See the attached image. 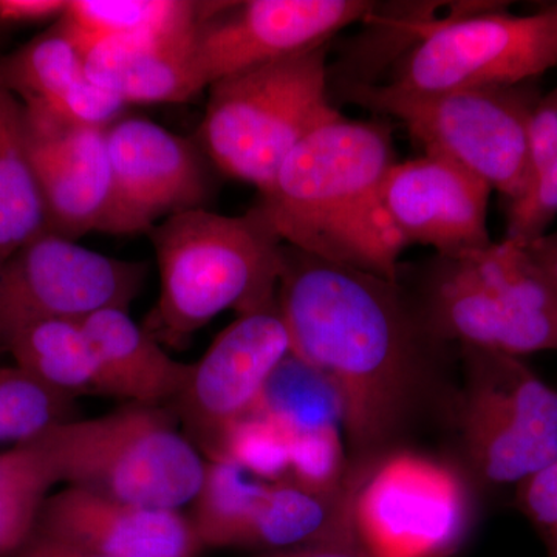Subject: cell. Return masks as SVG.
I'll list each match as a JSON object with an SVG mask.
<instances>
[{"label":"cell","instance_id":"obj_1","mask_svg":"<svg viewBox=\"0 0 557 557\" xmlns=\"http://www.w3.org/2000/svg\"><path fill=\"white\" fill-rule=\"evenodd\" d=\"M277 306L292 354L338 392L348 469L401 448L449 347L406 288L284 244Z\"/></svg>","mask_w":557,"mask_h":557},{"label":"cell","instance_id":"obj_2","mask_svg":"<svg viewBox=\"0 0 557 557\" xmlns=\"http://www.w3.org/2000/svg\"><path fill=\"white\" fill-rule=\"evenodd\" d=\"M395 163L391 124L339 113L289 152L258 205L285 245L397 281L408 244L381 199Z\"/></svg>","mask_w":557,"mask_h":557},{"label":"cell","instance_id":"obj_3","mask_svg":"<svg viewBox=\"0 0 557 557\" xmlns=\"http://www.w3.org/2000/svg\"><path fill=\"white\" fill-rule=\"evenodd\" d=\"M160 270V296L148 332L183 348L223 311L277 306L284 242L259 205L244 215L205 208L164 219L149 231Z\"/></svg>","mask_w":557,"mask_h":557},{"label":"cell","instance_id":"obj_4","mask_svg":"<svg viewBox=\"0 0 557 557\" xmlns=\"http://www.w3.org/2000/svg\"><path fill=\"white\" fill-rule=\"evenodd\" d=\"M397 281L442 343L520 358L557 351V292L519 242H493L467 258L401 263Z\"/></svg>","mask_w":557,"mask_h":557},{"label":"cell","instance_id":"obj_5","mask_svg":"<svg viewBox=\"0 0 557 557\" xmlns=\"http://www.w3.org/2000/svg\"><path fill=\"white\" fill-rule=\"evenodd\" d=\"M30 442L49 458L60 483L146 507L193 504L207 474L197 446L160 406L72 418Z\"/></svg>","mask_w":557,"mask_h":557},{"label":"cell","instance_id":"obj_6","mask_svg":"<svg viewBox=\"0 0 557 557\" xmlns=\"http://www.w3.org/2000/svg\"><path fill=\"white\" fill-rule=\"evenodd\" d=\"M201 139L223 174L269 190L289 152L339 115L330 100L327 46L212 84Z\"/></svg>","mask_w":557,"mask_h":557},{"label":"cell","instance_id":"obj_7","mask_svg":"<svg viewBox=\"0 0 557 557\" xmlns=\"http://www.w3.org/2000/svg\"><path fill=\"white\" fill-rule=\"evenodd\" d=\"M344 100L395 119L424 148L483 180L516 203L531 188L528 123L542 97L534 81L518 86L410 94L391 84L350 81Z\"/></svg>","mask_w":557,"mask_h":557},{"label":"cell","instance_id":"obj_8","mask_svg":"<svg viewBox=\"0 0 557 557\" xmlns=\"http://www.w3.org/2000/svg\"><path fill=\"white\" fill-rule=\"evenodd\" d=\"M474 520L468 475L442 458L401 446L348 471V522L368 557H453Z\"/></svg>","mask_w":557,"mask_h":557},{"label":"cell","instance_id":"obj_9","mask_svg":"<svg viewBox=\"0 0 557 557\" xmlns=\"http://www.w3.org/2000/svg\"><path fill=\"white\" fill-rule=\"evenodd\" d=\"M556 65L555 2L527 16L500 3H474L424 22L387 84L410 94L518 86Z\"/></svg>","mask_w":557,"mask_h":557},{"label":"cell","instance_id":"obj_10","mask_svg":"<svg viewBox=\"0 0 557 557\" xmlns=\"http://www.w3.org/2000/svg\"><path fill=\"white\" fill-rule=\"evenodd\" d=\"M454 417L474 479L519 485L557 461V391L523 358L461 346Z\"/></svg>","mask_w":557,"mask_h":557},{"label":"cell","instance_id":"obj_11","mask_svg":"<svg viewBox=\"0 0 557 557\" xmlns=\"http://www.w3.org/2000/svg\"><path fill=\"white\" fill-rule=\"evenodd\" d=\"M193 522L201 548L263 553L306 545L355 544L348 487L341 497L310 493L295 483L263 482L226 461H207Z\"/></svg>","mask_w":557,"mask_h":557},{"label":"cell","instance_id":"obj_12","mask_svg":"<svg viewBox=\"0 0 557 557\" xmlns=\"http://www.w3.org/2000/svg\"><path fill=\"white\" fill-rule=\"evenodd\" d=\"M146 273L143 262L110 258L50 231L40 234L0 267V355L36 322L129 310Z\"/></svg>","mask_w":557,"mask_h":557},{"label":"cell","instance_id":"obj_13","mask_svg":"<svg viewBox=\"0 0 557 557\" xmlns=\"http://www.w3.org/2000/svg\"><path fill=\"white\" fill-rule=\"evenodd\" d=\"M379 11L368 0H247L200 3L196 64L205 87L247 70L327 46Z\"/></svg>","mask_w":557,"mask_h":557},{"label":"cell","instance_id":"obj_14","mask_svg":"<svg viewBox=\"0 0 557 557\" xmlns=\"http://www.w3.org/2000/svg\"><path fill=\"white\" fill-rule=\"evenodd\" d=\"M289 354L287 325L274 306L242 314L193 364L174 416L209 460L230 428L256 408L271 373Z\"/></svg>","mask_w":557,"mask_h":557},{"label":"cell","instance_id":"obj_15","mask_svg":"<svg viewBox=\"0 0 557 557\" xmlns=\"http://www.w3.org/2000/svg\"><path fill=\"white\" fill-rule=\"evenodd\" d=\"M113 200L109 234L149 233L178 212L203 208L209 177L188 139L145 119H121L106 131Z\"/></svg>","mask_w":557,"mask_h":557},{"label":"cell","instance_id":"obj_16","mask_svg":"<svg viewBox=\"0 0 557 557\" xmlns=\"http://www.w3.org/2000/svg\"><path fill=\"white\" fill-rule=\"evenodd\" d=\"M491 193L483 180L434 153L397 161L381 186L388 218L408 247H431L448 259L467 258L493 244Z\"/></svg>","mask_w":557,"mask_h":557},{"label":"cell","instance_id":"obj_17","mask_svg":"<svg viewBox=\"0 0 557 557\" xmlns=\"http://www.w3.org/2000/svg\"><path fill=\"white\" fill-rule=\"evenodd\" d=\"M24 115L50 233L70 240L108 233L113 200L108 129L69 126L27 108Z\"/></svg>","mask_w":557,"mask_h":557},{"label":"cell","instance_id":"obj_18","mask_svg":"<svg viewBox=\"0 0 557 557\" xmlns=\"http://www.w3.org/2000/svg\"><path fill=\"white\" fill-rule=\"evenodd\" d=\"M108 557H197L199 539L178 509L146 507L67 486L50 494L36 533Z\"/></svg>","mask_w":557,"mask_h":557},{"label":"cell","instance_id":"obj_19","mask_svg":"<svg viewBox=\"0 0 557 557\" xmlns=\"http://www.w3.org/2000/svg\"><path fill=\"white\" fill-rule=\"evenodd\" d=\"M197 27L97 40L84 53V75L127 104L188 101L207 89L196 64Z\"/></svg>","mask_w":557,"mask_h":557},{"label":"cell","instance_id":"obj_20","mask_svg":"<svg viewBox=\"0 0 557 557\" xmlns=\"http://www.w3.org/2000/svg\"><path fill=\"white\" fill-rule=\"evenodd\" d=\"M81 322L100 358L108 397L160 406L175 401L188 384L193 364L170 357L129 310H100Z\"/></svg>","mask_w":557,"mask_h":557},{"label":"cell","instance_id":"obj_21","mask_svg":"<svg viewBox=\"0 0 557 557\" xmlns=\"http://www.w3.org/2000/svg\"><path fill=\"white\" fill-rule=\"evenodd\" d=\"M7 355L16 368L65 397H108L100 358L81 319L36 322L10 341Z\"/></svg>","mask_w":557,"mask_h":557},{"label":"cell","instance_id":"obj_22","mask_svg":"<svg viewBox=\"0 0 557 557\" xmlns=\"http://www.w3.org/2000/svg\"><path fill=\"white\" fill-rule=\"evenodd\" d=\"M49 231L28 153L24 106L0 86V267Z\"/></svg>","mask_w":557,"mask_h":557},{"label":"cell","instance_id":"obj_23","mask_svg":"<svg viewBox=\"0 0 557 557\" xmlns=\"http://www.w3.org/2000/svg\"><path fill=\"white\" fill-rule=\"evenodd\" d=\"M292 443L343 432V405L319 370L289 354L271 373L256 408Z\"/></svg>","mask_w":557,"mask_h":557},{"label":"cell","instance_id":"obj_24","mask_svg":"<svg viewBox=\"0 0 557 557\" xmlns=\"http://www.w3.org/2000/svg\"><path fill=\"white\" fill-rule=\"evenodd\" d=\"M83 76V50L61 20L49 32L0 60V86L25 108L49 104Z\"/></svg>","mask_w":557,"mask_h":557},{"label":"cell","instance_id":"obj_25","mask_svg":"<svg viewBox=\"0 0 557 557\" xmlns=\"http://www.w3.org/2000/svg\"><path fill=\"white\" fill-rule=\"evenodd\" d=\"M199 20L200 3L182 0H73L61 17L83 54L109 36L185 30Z\"/></svg>","mask_w":557,"mask_h":557},{"label":"cell","instance_id":"obj_26","mask_svg":"<svg viewBox=\"0 0 557 557\" xmlns=\"http://www.w3.org/2000/svg\"><path fill=\"white\" fill-rule=\"evenodd\" d=\"M57 483L60 480L49 458L35 443H21L0 454V557L32 541Z\"/></svg>","mask_w":557,"mask_h":557},{"label":"cell","instance_id":"obj_27","mask_svg":"<svg viewBox=\"0 0 557 557\" xmlns=\"http://www.w3.org/2000/svg\"><path fill=\"white\" fill-rule=\"evenodd\" d=\"M73 398L50 387L16 368H0V443L14 445L30 442L47 429L72 420Z\"/></svg>","mask_w":557,"mask_h":557},{"label":"cell","instance_id":"obj_28","mask_svg":"<svg viewBox=\"0 0 557 557\" xmlns=\"http://www.w3.org/2000/svg\"><path fill=\"white\" fill-rule=\"evenodd\" d=\"M211 461H226L263 482H288L287 440L258 409L230 428Z\"/></svg>","mask_w":557,"mask_h":557},{"label":"cell","instance_id":"obj_29","mask_svg":"<svg viewBox=\"0 0 557 557\" xmlns=\"http://www.w3.org/2000/svg\"><path fill=\"white\" fill-rule=\"evenodd\" d=\"M127 106L129 104L124 101L119 91L94 83L84 75L57 100L39 108L27 109L38 110L69 126L106 131L123 119L121 115Z\"/></svg>","mask_w":557,"mask_h":557},{"label":"cell","instance_id":"obj_30","mask_svg":"<svg viewBox=\"0 0 557 557\" xmlns=\"http://www.w3.org/2000/svg\"><path fill=\"white\" fill-rule=\"evenodd\" d=\"M557 218V153L522 200L508 205L505 239L528 244L547 233Z\"/></svg>","mask_w":557,"mask_h":557},{"label":"cell","instance_id":"obj_31","mask_svg":"<svg viewBox=\"0 0 557 557\" xmlns=\"http://www.w3.org/2000/svg\"><path fill=\"white\" fill-rule=\"evenodd\" d=\"M518 505L537 531L547 557H557V461L518 485Z\"/></svg>","mask_w":557,"mask_h":557},{"label":"cell","instance_id":"obj_32","mask_svg":"<svg viewBox=\"0 0 557 557\" xmlns=\"http://www.w3.org/2000/svg\"><path fill=\"white\" fill-rule=\"evenodd\" d=\"M557 153V87L542 95L528 123L531 188ZM530 188V189H531ZM530 193V190H528ZM522 200V199H520Z\"/></svg>","mask_w":557,"mask_h":557},{"label":"cell","instance_id":"obj_33","mask_svg":"<svg viewBox=\"0 0 557 557\" xmlns=\"http://www.w3.org/2000/svg\"><path fill=\"white\" fill-rule=\"evenodd\" d=\"M67 5L65 0H0V25L60 21Z\"/></svg>","mask_w":557,"mask_h":557},{"label":"cell","instance_id":"obj_34","mask_svg":"<svg viewBox=\"0 0 557 557\" xmlns=\"http://www.w3.org/2000/svg\"><path fill=\"white\" fill-rule=\"evenodd\" d=\"M525 245L528 255L557 292V230L547 231Z\"/></svg>","mask_w":557,"mask_h":557},{"label":"cell","instance_id":"obj_35","mask_svg":"<svg viewBox=\"0 0 557 557\" xmlns=\"http://www.w3.org/2000/svg\"><path fill=\"white\" fill-rule=\"evenodd\" d=\"M256 557H368L355 544L333 542V544L306 545L278 552L262 553Z\"/></svg>","mask_w":557,"mask_h":557},{"label":"cell","instance_id":"obj_36","mask_svg":"<svg viewBox=\"0 0 557 557\" xmlns=\"http://www.w3.org/2000/svg\"><path fill=\"white\" fill-rule=\"evenodd\" d=\"M21 557H108L97 555V553L86 552L64 542L54 541V539L38 536L35 534L22 552Z\"/></svg>","mask_w":557,"mask_h":557},{"label":"cell","instance_id":"obj_37","mask_svg":"<svg viewBox=\"0 0 557 557\" xmlns=\"http://www.w3.org/2000/svg\"><path fill=\"white\" fill-rule=\"evenodd\" d=\"M555 3H556V7H557V2H555Z\"/></svg>","mask_w":557,"mask_h":557}]
</instances>
